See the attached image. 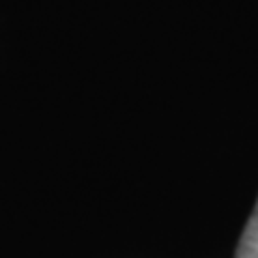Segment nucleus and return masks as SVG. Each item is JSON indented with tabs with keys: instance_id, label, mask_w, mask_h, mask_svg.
Listing matches in <instances>:
<instances>
[{
	"instance_id": "1",
	"label": "nucleus",
	"mask_w": 258,
	"mask_h": 258,
	"mask_svg": "<svg viewBox=\"0 0 258 258\" xmlns=\"http://www.w3.org/2000/svg\"><path fill=\"white\" fill-rule=\"evenodd\" d=\"M235 258H258V200H256L252 215L247 220L243 235H241Z\"/></svg>"
}]
</instances>
